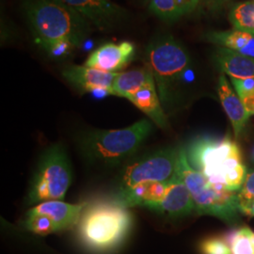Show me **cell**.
<instances>
[{"label":"cell","mask_w":254,"mask_h":254,"mask_svg":"<svg viewBox=\"0 0 254 254\" xmlns=\"http://www.w3.org/2000/svg\"><path fill=\"white\" fill-rule=\"evenodd\" d=\"M72 183L71 164L64 146L55 143L43 153L27 191L26 204L63 200Z\"/></svg>","instance_id":"6"},{"label":"cell","mask_w":254,"mask_h":254,"mask_svg":"<svg viewBox=\"0 0 254 254\" xmlns=\"http://www.w3.org/2000/svg\"><path fill=\"white\" fill-rule=\"evenodd\" d=\"M202 39L213 45L225 47L239 54L254 58V35L238 29L209 31Z\"/></svg>","instance_id":"18"},{"label":"cell","mask_w":254,"mask_h":254,"mask_svg":"<svg viewBox=\"0 0 254 254\" xmlns=\"http://www.w3.org/2000/svg\"><path fill=\"white\" fill-rule=\"evenodd\" d=\"M214 62L218 69L230 77L254 78V58L218 46L214 52Z\"/></svg>","instance_id":"17"},{"label":"cell","mask_w":254,"mask_h":254,"mask_svg":"<svg viewBox=\"0 0 254 254\" xmlns=\"http://www.w3.org/2000/svg\"><path fill=\"white\" fill-rule=\"evenodd\" d=\"M182 148H167L143 154L127 165L121 174L118 190H125L140 183L172 184L180 178Z\"/></svg>","instance_id":"8"},{"label":"cell","mask_w":254,"mask_h":254,"mask_svg":"<svg viewBox=\"0 0 254 254\" xmlns=\"http://www.w3.org/2000/svg\"><path fill=\"white\" fill-rule=\"evenodd\" d=\"M200 0H151L150 10L164 21L173 22L190 13L200 5Z\"/></svg>","instance_id":"20"},{"label":"cell","mask_w":254,"mask_h":254,"mask_svg":"<svg viewBox=\"0 0 254 254\" xmlns=\"http://www.w3.org/2000/svg\"><path fill=\"white\" fill-rule=\"evenodd\" d=\"M230 0H200L199 7L209 14H216L223 9Z\"/></svg>","instance_id":"27"},{"label":"cell","mask_w":254,"mask_h":254,"mask_svg":"<svg viewBox=\"0 0 254 254\" xmlns=\"http://www.w3.org/2000/svg\"><path fill=\"white\" fill-rule=\"evenodd\" d=\"M153 76L150 67L146 64L139 69L119 73L113 84L112 95L129 100Z\"/></svg>","instance_id":"19"},{"label":"cell","mask_w":254,"mask_h":254,"mask_svg":"<svg viewBox=\"0 0 254 254\" xmlns=\"http://www.w3.org/2000/svg\"><path fill=\"white\" fill-rule=\"evenodd\" d=\"M238 200H254V171L248 173L241 190L237 193Z\"/></svg>","instance_id":"26"},{"label":"cell","mask_w":254,"mask_h":254,"mask_svg":"<svg viewBox=\"0 0 254 254\" xmlns=\"http://www.w3.org/2000/svg\"><path fill=\"white\" fill-rule=\"evenodd\" d=\"M179 174L182 181L190 192L197 214L214 216L228 223L236 222L238 213H240L237 193L216 190L201 173L191 167L186 150L183 148Z\"/></svg>","instance_id":"7"},{"label":"cell","mask_w":254,"mask_h":254,"mask_svg":"<svg viewBox=\"0 0 254 254\" xmlns=\"http://www.w3.org/2000/svg\"><path fill=\"white\" fill-rule=\"evenodd\" d=\"M231 82L236 90V94L241 100L254 94V78L238 79L231 77Z\"/></svg>","instance_id":"25"},{"label":"cell","mask_w":254,"mask_h":254,"mask_svg":"<svg viewBox=\"0 0 254 254\" xmlns=\"http://www.w3.org/2000/svg\"><path fill=\"white\" fill-rule=\"evenodd\" d=\"M253 159L254 160V150H253Z\"/></svg>","instance_id":"29"},{"label":"cell","mask_w":254,"mask_h":254,"mask_svg":"<svg viewBox=\"0 0 254 254\" xmlns=\"http://www.w3.org/2000/svg\"><path fill=\"white\" fill-rule=\"evenodd\" d=\"M129 101L151 119L157 127L162 129L168 128V119L157 92L154 76L136 91Z\"/></svg>","instance_id":"16"},{"label":"cell","mask_w":254,"mask_h":254,"mask_svg":"<svg viewBox=\"0 0 254 254\" xmlns=\"http://www.w3.org/2000/svg\"><path fill=\"white\" fill-rule=\"evenodd\" d=\"M146 208L171 218H180L195 211V205L190 192L179 178L169 185L162 200L150 203Z\"/></svg>","instance_id":"12"},{"label":"cell","mask_w":254,"mask_h":254,"mask_svg":"<svg viewBox=\"0 0 254 254\" xmlns=\"http://www.w3.org/2000/svg\"><path fill=\"white\" fill-rule=\"evenodd\" d=\"M85 207V203L70 204L63 200H48L29 209L27 214L46 215L54 222L59 232H62L77 225Z\"/></svg>","instance_id":"13"},{"label":"cell","mask_w":254,"mask_h":254,"mask_svg":"<svg viewBox=\"0 0 254 254\" xmlns=\"http://www.w3.org/2000/svg\"><path fill=\"white\" fill-rule=\"evenodd\" d=\"M62 73L64 79L77 91L112 95L113 84L119 73H108L85 65H68Z\"/></svg>","instance_id":"11"},{"label":"cell","mask_w":254,"mask_h":254,"mask_svg":"<svg viewBox=\"0 0 254 254\" xmlns=\"http://www.w3.org/2000/svg\"><path fill=\"white\" fill-rule=\"evenodd\" d=\"M23 9L33 36L46 54L65 42L79 47L93 27L63 0H24Z\"/></svg>","instance_id":"1"},{"label":"cell","mask_w":254,"mask_h":254,"mask_svg":"<svg viewBox=\"0 0 254 254\" xmlns=\"http://www.w3.org/2000/svg\"><path fill=\"white\" fill-rule=\"evenodd\" d=\"M186 153L191 167L201 173L216 190H228V174L243 166L239 147L229 136L197 137Z\"/></svg>","instance_id":"5"},{"label":"cell","mask_w":254,"mask_h":254,"mask_svg":"<svg viewBox=\"0 0 254 254\" xmlns=\"http://www.w3.org/2000/svg\"><path fill=\"white\" fill-rule=\"evenodd\" d=\"M201 254H232L227 236H211L200 244Z\"/></svg>","instance_id":"24"},{"label":"cell","mask_w":254,"mask_h":254,"mask_svg":"<svg viewBox=\"0 0 254 254\" xmlns=\"http://www.w3.org/2000/svg\"><path fill=\"white\" fill-rule=\"evenodd\" d=\"M129 209L112 202L100 201L86 206L77 223V237L85 249L93 254H109L117 250L133 226Z\"/></svg>","instance_id":"2"},{"label":"cell","mask_w":254,"mask_h":254,"mask_svg":"<svg viewBox=\"0 0 254 254\" xmlns=\"http://www.w3.org/2000/svg\"><path fill=\"white\" fill-rule=\"evenodd\" d=\"M218 92L221 105L232 123L236 137H238L244 131L251 115L245 109L243 102L230 86L224 74L218 77Z\"/></svg>","instance_id":"15"},{"label":"cell","mask_w":254,"mask_h":254,"mask_svg":"<svg viewBox=\"0 0 254 254\" xmlns=\"http://www.w3.org/2000/svg\"><path fill=\"white\" fill-rule=\"evenodd\" d=\"M145 61L154 75L164 110L169 112L180 102L181 86L190 72V56L173 36H162L148 45Z\"/></svg>","instance_id":"4"},{"label":"cell","mask_w":254,"mask_h":254,"mask_svg":"<svg viewBox=\"0 0 254 254\" xmlns=\"http://www.w3.org/2000/svg\"><path fill=\"white\" fill-rule=\"evenodd\" d=\"M229 20L235 29L254 35V2L249 1L235 5L229 13Z\"/></svg>","instance_id":"21"},{"label":"cell","mask_w":254,"mask_h":254,"mask_svg":"<svg viewBox=\"0 0 254 254\" xmlns=\"http://www.w3.org/2000/svg\"><path fill=\"white\" fill-rule=\"evenodd\" d=\"M242 102L244 104V107L247 109V111L249 112V114L252 116L254 115V94L248 96L242 99Z\"/></svg>","instance_id":"28"},{"label":"cell","mask_w":254,"mask_h":254,"mask_svg":"<svg viewBox=\"0 0 254 254\" xmlns=\"http://www.w3.org/2000/svg\"><path fill=\"white\" fill-rule=\"evenodd\" d=\"M151 131L146 119L123 129L88 131L79 137V152L89 164L115 168L136 155Z\"/></svg>","instance_id":"3"},{"label":"cell","mask_w":254,"mask_h":254,"mask_svg":"<svg viewBox=\"0 0 254 254\" xmlns=\"http://www.w3.org/2000/svg\"><path fill=\"white\" fill-rule=\"evenodd\" d=\"M168 187V184L159 182L140 183L125 190L117 191L111 201L125 208L147 207L150 203L162 200Z\"/></svg>","instance_id":"14"},{"label":"cell","mask_w":254,"mask_h":254,"mask_svg":"<svg viewBox=\"0 0 254 254\" xmlns=\"http://www.w3.org/2000/svg\"><path fill=\"white\" fill-rule=\"evenodd\" d=\"M90 21L93 27L111 31L127 22L129 12L111 0H63Z\"/></svg>","instance_id":"9"},{"label":"cell","mask_w":254,"mask_h":254,"mask_svg":"<svg viewBox=\"0 0 254 254\" xmlns=\"http://www.w3.org/2000/svg\"><path fill=\"white\" fill-rule=\"evenodd\" d=\"M24 226L38 236H48L59 232L54 222L46 215L27 214Z\"/></svg>","instance_id":"23"},{"label":"cell","mask_w":254,"mask_h":254,"mask_svg":"<svg viewBox=\"0 0 254 254\" xmlns=\"http://www.w3.org/2000/svg\"><path fill=\"white\" fill-rule=\"evenodd\" d=\"M232 254H254V231L242 227L227 236Z\"/></svg>","instance_id":"22"},{"label":"cell","mask_w":254,"mask_h":254,"mask_svg":"<svg viewBox=\"0 0 254 254\" xmlns=\"http://www.w3.org/2000/svg\"><path fill=\"white\" fill-rule=\"evenodd\" d=\"M135 54L136 47L131 42L108 43L92 51L84 65L108 73H119L133 61Z\"/></svg>","instance_id":"10"}]
</instances>
